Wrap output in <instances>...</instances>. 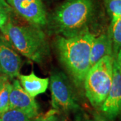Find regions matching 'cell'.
<instances>
[{"instance_id":"obj_12","label":"cell","mask_w":121,"mask_h":121,"mask_svg":"<svg viewBox=\"0 0 121 121\" xmlns=\"http://www.w3.org/2000/svg\"><path fill=\"white\" fill-rule=\"evenodd\" d=\"M108 35L112 42V56L121 52V18L117 21H111Z\"/></svg>"},{"instance_id":"obj_7","label":"cell","mask_w":121,"mask_h":121,"mask_svg":"<svg viewBox=\"0 0 121 121\" xmlns=\"http://www.w3.org/2000/svg\"><path fill=\"white\" fill-rule=\"evenodd\" d=\"M14 11L31 25L43 28L47 26V13L42 0H5Z\"/></svg>"},{"instance_id":"obj_21","label":"cell","mask_w":121,"mask_h":121,"mask_svg":"<svg viewBox=\"0 0 121 121\" xmlns=\"http://www.w3.org/2000/svg\"><path fill=\"white\" fill-rule=\"evenodd\" d=\"M0 73H1V69H0Z\"/></svg>"},{"instance_id":"obj_18","label":"cell","mask_w":121,"mask_h":121,"mask_svg":"<svg viewBox=\"0 0 121 121\" xmlns=\"http://www.w3.org/2000/svg\"><path fill=\"white\" fill-rule=\"evenodd\" d=\"M75 121H94V120L82 110H80L75 113Z\"/></svg>"},{"instance_id":"obj_11","label":"cell","mask_w":121,"mask_h":121,"mask_svg":"<svg viewBox=\"0 0 121 121\" xmlns=\"http://www.w3.org/2000/svg\"><path fill=\"white\" fill-rule=\"evenodd\" d=\"M106 56H112V46L108 34H102L93 40L90 50L91 67Z\"/></svg>"},{"instance_id":"obj_10","label":"cell","mask_w":121,"mask_h":121,"mask_svg":"<svg viewBox=\"0 0 121 121\" xmlns=\"http://www.w3.org/2000/svg\"><path fill=\"white\" fill-rule=\"evenodd\" d=\"M17 78L23 89L34 98L44 93L49 85V78H39L34 72L30 75L20 74Z\"/></svg>"},{"instance_id":"obj_5","label":"cell","mask_w":121,"mask_h":121,"mask_svg":"<svg viewBox=\"0 0 121 121\" xmlns=\"http://www.w3.org/2000/svg\"><path fill=\"white\" fill-rule=\"evenodd\" d=\"M49 86L53 109L65 114L75 113L82 110L75 86L67 74L56 70L52 71L49 78Z\"/></svg>"},{"instance_id":"obj_16","label":"cell","mask_w":121,"mask_h":121,"mask_svg":"<svg viewBox=\"0 0 121 121\" xmlns=\"http://www.w3.org/2000/svg\"><path fill=\"white\" fill-rule=\"evenodd\" d=\"M13 9L5 0H0V29L12 19Z\"/></svg>"},{"instance_id":"obj_6","label":"cell","mask_w":121,"mask_h":121,"mask_svg":"<svg viewBox=\"0 0 121 121\" xmlns=\"http://www.w3.org/2000/svg\"><path fill=\"white\" fill-rule=\"evenodd\" d=\"M113 75L108 95L99 111L110 121H114L121 110V52L112 56Z\"/></svg>"},{"instance_id":"obj_3","label":"cell","mask_w":121,"mask_h":121,"mask_svg":"<svg viewBox=\"0 0 121 121\" xmlns=\"http://www.w3.org/2000/svg\"><path fill=\"white\" fill-rule=\"evenodd\" d=\"M0 31L22 55L41 65L50 55L47 35L42 28L28 24H20L10 20Z\"/></svg>"},{"instance_id":"obj_17","label":"cell","mask_w":121,"mask_h":121,"mask_svg":"<svg viewBox=\"0 0 121 121\" xmlns=\"http://www.w3.org/2000/svg\"><path fill=\"white\" fill-rule=\"evenodd\" d=\"M32 121H66L59 111L52 109L42 115H38Z\"/></svg>"},{"instance_id":"obj_15","label":"cell","mask_w":121,"mask_h":121,"mask_svg":"<svg viewBox=\"0 0 121 121\" xmlns=\"http://www.w3.org/2000/svg\"><path fill=\"white\" fill-rule=\"evenodd\" d=\"M25 114L16 110L9 109L0 117V121H32Z\"/></svg>"},{"instance_id":"obj_4","label":"cell","mask_w":121,"mask_h":121,"mask_svg":"<svg viewBox=\"0 0 121 121\" xmlns=\"http://www.w3.org/2000/svg\"><path fill=\"white\" fill-rule=\"evenodd\" d=\"M113 58L106 56L89 69L83 82V91L91 106L99 110L112 84Z\"/></svg>"},{"instance_id":"obj_14","label":"cell","mask_w":121,"mask_h":121,"mask_svg":"<svg viewBox=\"0 0 121 121\" xmlns=\"http://www.w3.org/2000/svg\"><path fill=\"white\" fill-rule=\"evenodd\" d=\"M11 87L12 83L10 80H8L0 91V117L9 110V93Z\"/></svg>"},{"instance_id":"obj_19","label":"cell","mask_w":121,"mask_h":121,"mask_svg":"<svg viewBox=\"0 0 121 121\" xmlns=\"http://www.w3.org/2000/svg\"><path fill=\"white\" fill-rule=\"evenodd\" d=\"M92 118L94 121H110L103 115L99 110H94L92 112Z\"/></svg>"},{"instance_id":"obj_13","label":"cell","mask_w":121,"mask_h":121,"mask_svg":"<svg viewBox=\"0 0 121 121\" xmlns=\"http://www.w3.org/2000/svg\"><path fill=\"white\" fill-rule=\"evenodd\" d=\"M104 4L111 21L121 18V0H104Z\"/></svg>"},{"instance_id":"obj_20","label":"cell","mask_w":121,"mask_h":121,"mask_svg":"<svg viewBox=\"0 0 121 121\" xmlns=\"http://www.w3.org/2000/svg\"><path fill=\"white\" fill-rule=\"evenodd\" d=\"M8 80H9L7 76H5L4 74L0 73V91L1 90V89L4 86L5 83Z\"/></svg>"},{"instance_id":"obj_2","label":"cell","mask_w":121,"mask_h":121,"mask_svg":"<svg viewBox=\"0 0 121 121\" xmlns=\"http://www.w3.org/2000/svg\"><path fill=\"white\" fill-rule=\"evenodd\" d=\"M95 11L94 0H65L47 16L50 35L71 37L89 28Z\"/></svg>"},{"instance_id":"obj_1","label":"cell","mask_w":121,"mask_h":121,"mask_svg":"<svg viewBox=\"0 0 121 121\" xmlns=\"http://www.w3.org/2000/svg\"><path fill=\"white\" fill-rule=\"evenodd\" d=\"M95 37L90 28H87L71 37L55 36L53 41L59 61L75 87L81 92L83 91L84 79L91 67L90 50Z\"/></svg>"},{"instance_id":"obj_9","label":"cell","mask_w":121,"mask_h":121,"mask_svg":"<svg viewBox=\"0 0 121 121\" xmlns=\"http://www.w3.org/2000/svg\"><path fill=\"white\" fill-rule=\"evenodd\" d=\"M22 60L12 44L0 35V69L8 79H13L20 75Z\"/></svg>"},{"instance_id":"obj_8","label":"cell","mask_w":121,"mask_h":121,"mask_svg":"<svg viewBox=\"0 0 121 121\" xmlns=\"http://www.w3.org/2000/svg\"><path fill=\"white\" fill-rule=\"evenodd\" d=\"M9 93V109L16 110L25 114L31 119L39 114V104L23 89L18 79H12Z\"/></svg>"}]
</instances>
